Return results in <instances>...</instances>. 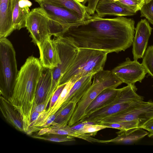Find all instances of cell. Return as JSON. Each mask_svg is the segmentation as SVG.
Here are the masks:
<instances>
[{"mask_svg":"<svg viewBox=\"0 0 153 153\" xmlns=\"http://www.w3.org/2000/svg\"><path fill=\"white\" fill-rule=\"evenodd\" d=\"M134 25L133 19L123 16L104 18L94 14L88 19L70 26L62 36L78 48L118 53L132 45Z\"/></svg>","mask_w":153,"mask_h":153,"instance_id":"cell-1","label":"cell"},{"mask_svg":"<svg viewBox=\"0 0 153 153\" xmlns=\"http://www.w3.org/2000/svg\"><path fill=\"white\" fill-rule=\"evenodd\" d=\"M42 68L39 59L33 56L27 58L18 72L12 95L8 100L20 114L25 133L30 126Z\"/></svg>","mask_w":153,"mask_h":153,"instance_id":"cell-2","label":"cell"},{"mask_svg":"<svg viewBox=\"0 0 153 153\" xmlns=\"http://www.w3.org/2000/svg\"><path fill=\"white\" fill-rule=\"evenodd\" d=\"M105 51L89 48H78L72 63L60 79L59 85L71 80L75 82L80 78L93 75L103 69L107 54Z\"/></svg>","mask_w":153,"mask_h":153,"instance_id":"cell-3","label":"cell"},{"mask_svg":"<svg viewBox=\"0 0 153 153\" xmlns=\"http://www.w3.org/2000/svg\"><path fill=\"white\" fill-rule=\"evenodd\" d=\"M135 85H127L119 89L114 100L106 106L99 109L79 121H86L97 124L104 118L117 114L137 105L143 101V97L136 93Z\"/></svg>","mask_w":153,"mask_h":153,"instance_id":"cell-4","label":"cell"},{"mask_svg":"<svg viewBox=\"0 0 153 153\" xmlns=\"http://www.w3.org/2000/svg\"><path fill=\"white\" fill-rule=\"evenodd\" d=\"M18 72L12 43L6 38H0V94L7 100L12 95Z\"/></svg>","mask_w":153,"mask_h":153,"instance_id":"cell-5","label":"cell"},{"mask_svg":"<svg viewBox=\"0 0 153 153\" xmlns=\"http://www.w3.org/2000/svg\"><path fill=\"white\" fill-rule=\"evenodd\" d=\"M92 84L77 104L68 125L71 126L79 121L84 117L86 110L96 96L104 90L114 88L116 84L113 75L107 71L101 70L93 75Z\"/></svg>","mask_w":153,"mask_h":153,"instance_id":"cell-6","label":"cell"},{"mask_svg":"<svg viewBox=\"0 0 153 153\" xmlns=\"http://www.w3.org/2000/svg\"><path fill=\"white\" fill-rule=\"evenodd\" d=\"M60 60L56 67L51 69L52 80L47 98H51L59 86V81L74 60L78 51L77 48L67 38L62 36L55 39Z\"/></svg>","mask_w":153,"mask_h":153,"instance_id":"cell-7","label":"cell"},{"mask_svg":"<svg viewBox=\"0 0 153 153\" xmlns=\"http://www.w3.org/2000/svg\"><path fill=\"white\" fill-rule=\"evenodd\" d=\"M52 23V19L40 7L30 11L26 20L25 27L30 33L32 42L38 47L48 36H50Z\"/></svg>","mask_w":153,"mask_h":153,"instance_id":"cell-8","label":"cell"},{"mask_svg":"<svg viewBox=\"0 0 153 153\" xmlns=\"http://www.w3.org/2000/svg\"><path fill=\"white\" fill-rule=\"evenodd\" d=\"M153 118V102L143 101L140 104L125 111L105 117L97 124L137 121L140 127Z\"/></svg>","mask_w":153,"mask_h":153,"instance_id":"cell-9","label":"cell"},{"mask_svg":"<svg viewBox=\"0 0 153 153\" xmlns=\"http://www.w3.org/2000/svg\"><path fill=\"white\" fill-rule=\"evenodd\" d=\"M111 71L123 83L133 85L137 82H141L147 74L142 63L128 57Z\"/></svg>","mask_w":153,"mask_h":153,"instance_id":"cell-10","label":"cell"},{"mask_svg":"<svg viewBox=\"0 0 153 153\" xmlns=\"http://www.w3.org/2000/svg\"><path fill=\"white\" fill-rule=\"evenodd\" d=\"M152 29L146 19H142L138 22L132 45L134 60L137 61L143 58Z\"/></svg>","mask_w":153,"mask_h":153,"instance_id":"cell-11","label":"cell"},{"mask_svg":"<svg viewBox=\"0 0 153 153\" xmlns=\"http://www.w3.org/2000/svg\"><path fill=\"white\" fill-rule=\"evenodd\" d=\"M39 5L51 19L63 26L64 32L71 25L84 21L76 14L65 8L45 3Z\"/></svg>","mask_w":153,"mask_h":153,"instance_id":"cell-12","label":"cell"},{"mask_svg":"<svg viewBox=\"0 0 153 153\" xmlns=\"http://www.w3.org/2000/svg\"><path fill=\"white\" fill-rule=\"evenodd\" d=\"M48 36L38 48L39 60L42 67L51 69L56 67L60 62L58 51L54 39Z\"/></svg>","mask_w":153,"mask_h":153,"instance_id":"cell-13","label":"cell"},{"mask_svg":"<svg viewBox=\"0 0 153 153\" xmlns=\"http://www.w3.org/2000/svg\"><path fill=\"white\" fill-rule=\"evenodd\" d=\"M95 11L99 17L103 18L106 16H118L134 15L136 13L117 1L111 2L108 0H99Z\"/></svg>","mask_w":153,"mask_h":153,"instance_id":"cell-14","label":"cell"},{"mask_svg":"<svg viewBox=\"0 0 153 153\" xmlns=\"http://www.w3.org/2000/svg\"><path fill=\"white\" fill-rule=\"evenodd\" d=\"M32 2L29 0H13L12 24L14 30L25 27Z\"/></svg>","mask_w":153,"mask_h":153,"instance_id":"cell-15","label":"cell"},{"mask_svg":"<svg viewBox=\"0 0 153 153\" xmlns=\"http://www.w3.org/2000/svg\"><path fill=\"white\" fill-rule=\"evenodd\" d=\"M115 138L107 140H100L99 143H114L123 144H132L148 135L149 132L139 127L126 130H120L117 133Z\"/></svg>","mask_w":153,"mask_h":153,"instance_id":"cell-16","label":"cell"},{"mask_svg":"<svg viewBox=\"0 0 153 153\" xmlns=\"http://www.w3.org/2000/svg\"><path fill=\"white\" fill-rule=\"evenodd\" d=\"M13 0H0V38H6L14 30L12 24Z\"/></svg>","mask_w":153,"mask_h":153,"instance_id":"cell-17","label":"cell"},{"mask_svg":"<svg viewBox=\"0 0 153 153\" xmlns=\"http://www.w3.org/2000/svg\"><path fill=\"white\" fill-rule=\"evenodd\" d=\"M0 109L6 120L16 130L24 132L23 123L19 113L10 102L1 95Z\"/></svg>","mask_w":153,"mask_h":153,"instance_id":"cell-18","label":"cell"},{"mask_svg":"<svg viewBox=\"0 0 153 153\" xmlns=\"http://www.w3.org/2000/svg\"><path fill=\"white\" fill-rule=\"evenodd\" d=\"M39 5L48 4L55 6L63 7L74 13L83 20L90 18L86 10V6L76 0H34Z\"/></svg>","mask_w":153,"mask_h":153,"instance_id":"cell-19","label":"cell"},{"mask_svg":"<svg viewBox=\"0 0 153 153\" xmlns=\"http://www.w3.org/2000/svg\"><path fill=\"white\" fill-rule=\"evenodd\" d=\"M119 90V89L109 88L101 92L87 107L83 118L110 104L116 97Z\"/></svg>","mask_w":153,"mask_h":153,"instance_id":"cell-20","label":"cell"},{"mask_svg":"<svg viewBox=\"0 0 153 153\" xmlns=\"http://www.w3.org/2000/svg\"><path fill=\"white\" fill-rule=\"evenodd\" d=\"M52 80L51 69L43 67L36 88V104L42 103L46 100L51 87Z\"/></svg>","mask_w":153,"mask_h":153,"instance_id":"cell-21","label":"cell"},{"mask_svg":"<svg viewBox=\"0 0 153 153\" xmlns=\"http://www.w3.org/2000/svg\"><path fill=\"white\" fill-rule=\"evenodd\" d=\"M93 76H86L77 81L66 97L64 102L71 101L77 104L91 86Z\"/></svg>","mask_w":153,"mask_h":153,"instance_id":"cell-22","label":"cell"},{"mask_svg":"<svg viewBox=\"0 0 153 153\" xmlns=\"http://www.w3.org/2000/svg\"><path fill=\"white\" fill-rule=\"evenodd\" d=\"M77 104L72 101L64 102L60 111L53 122L61 125H67L75 110Z\"/></svg>","mask_w":153,"mask_h":153,"instance_id":"cell-23","label":"cell"},{"mask_svg":"<svg viewBox=\"0 0 153 153\" xmlns=\"http://www.w3.org/2000/svg\"><path fill=\"white\" fill-rule=\"evenodd\" d=\"M142 58V64L148 74L147 76L153 78V45L148 47Z\"/></svg>","mask_w":153,"mask_h":153,"instance_id":"cell-24","label":"cell"},{"mask_svg":"<svg viewBox=\"0 0 153 153\" xmlns=\"http://www.w3.org/2000/svg\"><path fill=\"white\" fill-rule=\"evenodd\" d=\"M31 136L32 137L36 139L56 142L75 140L74 137L66 135L49 134L41 135H34Z\"/></svg>","mask_w":153,"mask_h":153,"instance_id":"cell-25","label":"cell"},{"mask_svg":"<svg viewBox=\"0 0 153 153\" xmlns=\"http://www.w3.org/2000/svg\"><path fill=\"white\" fill-rule=\"evenodd\" d=\"M139 123L137 121H123L117 123L103 124L107 126L108 128H111L120 130H126L129 129L137 127Z\"/></svg>","mask_w":153,"mask_h":153,"instance_id":"cell-26","label":"cell"},{"mask_svg":"<svg viewBox=\"0 0 153 153\" xmlns=\"http://www.w3.org/2000/svg\"><path fill=\"white\" fill-rule=\"evenodd\" d=\"M140 10L141 17H145L153 25V0L145 3Z\"/></svg>","mask_w":153,"mask_h":153,"instance_id":"cell-27","label":"cell"},{"mask_svg":"<svg viewBox=\"0 0 153 153\" xmlns=\"http://www.w3.org/2000/svg\"><path fill=\"white\" fill-rule=\"evenodd\" d=\"M117 1L136 13L140 10L145 3V0H119Z\"/></svg>","mask_w":153,"mask_h":153,"instance_id":"cell-28","label":"cell"},{"mask_svg":"<svg viewBox=\"0 0 153 153\" xmlns=\"http://www.w3.org/2000/svg\"><path fill=\"white\" fill-rule=\"evenodd\" d=\"M108 127L103 124H88L84 126L79 131L84 134H90L95 135L99 131Z\"/></svg>","mask_w":153,"mask_h":153,"instance_id":"cell-29","label":"cell"},{"mask_svg":"<svg viewBox=\"0 0 153 153\" xmlns=\"http://www.w3.org/2000/svg\"><path fill=\"white\" fill-rule=\"evenodd\" d=\"M66 84L59 85L54 92L49 104L48 108H51L57 100Z\"/></svg>","mask_w":153,"mask_h":153,"instance_id":"cell-30","label":"cell"},{"mask_svg":"<svg viewBox=\"0 0 153 153\" xmlns=\"http://www.w3.org/2000/svg\"><path fill=\"white\" fill-rule=\"evenodd\" d=\"M99 0H89L88 5L86 6V10L90 15L94 14L97 5Z\"/></svg>","mask_w":153,"mask_h":153,"instance_id":"cell-31","label":"cell"},{"mask_svg":"<svg viewBox=\"0 0 153 153\" xmlns=\"http://www.w3.org/2000/svg\"><path fill=\"white\" fill-rule=\"evenodd\" d=\"M140 127L149 132L148 135L149 137H153V118L148 121Z\"/></svg>","mask_w":153,"mask_h":153,"instance_id":"cell-32","label":"cell"},{"mask_svg":"<svg viewBox=\"0 0 153 153\" xmlns=\"http://www.w3.org/2000/svg\"><path fill=\"white\" fill-rule=\"evenodd\" d=\"M47 106V105L44 102L38 104L35 103L33 108V112L36 111L41 113L46 110Z\"/></svg>","mask_w":153,"mask_h":153,"instance_id":"cell-33","label":"cell"},{"mask_svg":"<svg viewBox=\"0 0 153 153\" xmlns=\"http://www.w3.org/2000/svg\"><path fill=\"white\" fill-rule=\"evenodd\" d=\"M40 113H40L38 112H37L36 111H33L32 112V114H31V118H30V124L29 127L31 125V124L34 121H35L37 119L38 117L39 116Z\"/></svg>","mask_w":153,"mask_h":153,"instance_id":"cell-34","label":"cell"},{"mask_svg":"<svg viewBox=\"0 0 153 153\" xmlns=\"http://www.w3.org/2000/svg\"><path fill=\"white\" fill-rule=\"evenodd\" d=\"M78 2L80 3L83 5H85V4L89 0H76Z\"/></svg>","mask_w":153,"mask_h":153,"instance_id":"cell-35","label":"cell"},{"mask_svg":"<svg viewBox=\"0 0 153 153\" xmlns=\"http://www.w3.org/2000/svg\"><path fill=\"white\" fill-rule=\"evenodd\" d=\"M109 1L111 2H116L118 1L119 0H108Z\"/></svg>","mask_w":153,"mask_h":153,"instance_id":"cell-36","label":"cell"},{"mask_svg":"<svg viewBox=\"0 0 153 153\" xmlns=\"http://www.w3.org/2000/svg\"><path fill=\"white\" fill-rule=\"evenodd\" d=\"M151 0H145V3H147Z\"/></svg>","mask_w":153,"mask_h":153,"instance_id":"cell-37","label":"cell"},{"mask_svg":"<svg viewBox=\"0 0 153 153\" xmlns=\"http://www.w3.org/2000/svg\"><path fill=\"white\" fill-rule=\"evenodd\" d=\"M152 86L153 87V85H152Z\"/></svg>","mask_w":153,"mask_h":153,"instance_id":"cell-38","label":"cell"}]
</instances>
